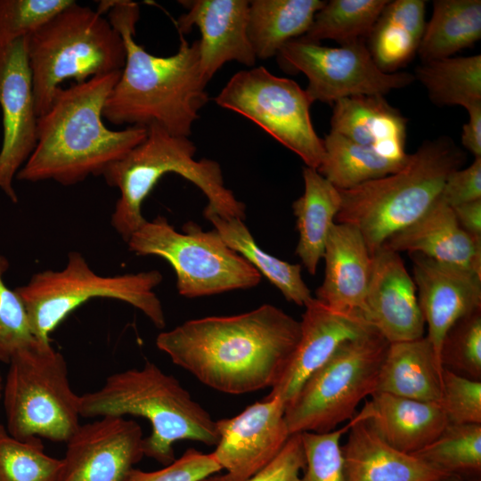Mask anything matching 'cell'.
<instances>
[{
  "label": "cell",
  "mask_w": 481,
  "mask_h": 481,
  "mask_svg": "<svg viewBox=\"0 0 481 481\" xmlns=\"http://www.w3.org/2000/svg\"><path fill=\"white\" fill-rule=\"evenodd\" d=\"M300 338V321L265 304L229 316L184 322L160 332L157 347L204 385L241 395L273 387Z\"/></svg>",
  "instance_id": "cell-1"
},
{
  "label": "cell",
  "mask_w": 481,
  "mask_h": 481,
  "mask_svg": "<svg viewBox=\"0 0 481 481\" xmlns=\"http://www.w3.org/2000/svg\"><path fill=\"white\" fill-rule=\"evenodd\" d=\"M98 11H109L108 20L126 48L125 65L106 100L103 118L128 126L158 125L172 135L189 137L209 99L200 68L199 40L189 44L179 34L175 54L156 56L135 40L137 3L104 1Z\"/></svg>",
  "instance_id": "cell-2"
},
{
  "label": "cell",
  "mask_w": 481,
  "mask_h": 481,
  "mask_svg": "<svg viewBox=\"0 0 481 481\" xmlns=\"http://www.w3.org/2000/svg\"><path fill=\"white\" fill-rule=\"evenodd\" d=\"M121 70L59 87L48 110L37 118L36 147L16 179L53 180L69 186L102 175L142 143L147 127L110 130L103 123L107 98Z\"/></svg>",
  "instance_id": "cell-3"
},
{
  "label": "cell",
  "mask_w": 481,
  "mask_h": 481,
  "mask_svg": "<svg viewBox=\"0 0 481 481\" xmlns=\"http://www.w3.org/2000/svg\"><path fill=\"white\" fill-rule=\"evenodd\" d=\"M82 417L134 415L148 420L151 433L143 438L144 456L167 466L180 440L216 445V420L173 375L151 362L110 375L102 387L79 395Z\"/></svg>",
  "instance_id": "cell-4"
},
{
  "label": "cell",
  "mask_w": 481,
  "mask_h": 481,
  "mask_svg": "<svg viewBox=\"0 0 481 481\" xmlns=\"http://www.w3.org/2000/svg\"><path fill=\"white\" fill-rule=\"evenodd\" d=\"M465 161L466 154L451 138L425 141L395 173L339 190L335 221L356 227L372 256L431 208L447 177Z\"/></svg>",
  "instance_id": "cell-5"
},
{
  "label": "cell",
  "mask_w": 481,
  "mask_h": 481,
  "mask_svg": "<svg viewBox=\"0 0 481 481\" xmlns=\"http://www.w3.org/2000/svg\"><path fill=\"white\" fill-rule=\"evenodd\" d=\"M196 146L189 137L175 135L158 125L147 127L145 139L102 174L120 196L111 215L114 230L126 242L146 221L142 205L159 179L175 173L198 187L208 199L203 216L245 218V204L225 187L219 163L194 159Z\"/></svg>",
  "instance_id": "cell-6"
},
{
  "label": "cell",
  "mask_w": 481,
  "mask_h": 481,
  "mask_svg": "<svg viewBox=\"0 0 481 481\" xmlns=\"http://www.w3.org/2000/svg\"><path fill=\"white\" fill-rule=\"evenodd\" d=\"M28 62L37 116L66 79L83 83L122 70L126 48L102 13L76 1L28 37Z\"/></svg>",
  "instance_id": "cell-7"
},
{
  "label": "cell",
  "mask_w": 481,
  "mask_h": 481,
  "mask_svg": "<svg viewBox=\"0 0 481 481\" xmlns=\"http://www.w3.org/2000/svg\"><path fill=\"white\" fill-rule=\"evenodd\" d=\"M163 276L158 270L105 276L96 273L83 255L68 254L59 271L45 270L15 291L28 311L37 338L50 341L49 335L75 309L93 298H111L140 310L158 329L166 326L162 304L154 288Z\"/></svg>",
  "instance_id": "cell-8"
},
{
  "label": "cell",
  "mask_w": 481,
  "mask_h": 481,
  "mask_svg": "<svg viewBox=\"0 0 481 481\" xmlns=\"http://www.w3.org/2000/svg\"><path fill=\"white\" fill-rule=\"evenodd\" d=\"M4 383L6 429L16 438L67 442L79 424V395L64 356L38 340L11 359Z\"/></svg>",
  "instance_id": "cell-9"
},
{
  "label": "cell",
  "mask_w": 481,
  "mask_h": 481,
  "mask_svg": "<svg viewBox=\"0 0 481 481\" xmlns=\"http://www.w3.org/2000/svg\"><path fill=\"white\" fill-rule=\"evenodd\" d=\"M177 232L166 217L145 221L126 241L138 256L165 259L176 275L178 293L188 298L256 287L261 274L230 249L217 232L203 231L192 221Z\"/></svg>",
  "instance_id": "cell-10"
},
{
  "label": "cell",
  "mask_w": 481,
  "mask_h": 481,
  "mask_svg": "<svg viewBox=\"0 0 481 481\" xmlns=\"http://www.w3.org/2000/svg\"><path fill=\"white\" fill-rule=\"evenodd\" d=\"M388 346L376 329L345 342L286 406L289 434L325 433L350 420L359 404L374 393Z\"/></svg>",
  "instance_id": "cell-11"
},
{
  "label": "cell",
  "mask_w": 481,
  "mask_h": 481,
  "mask_svg": "<svg viewBox=\"0 0 481 481\" xmlns=\"http://www.w3.org/2000/svg\"><path fill=\"white\" fill-rule=\"evenodd\" d=\"M215 102L253 121L300 157L306 167L317 169L321 165L324 147L310 117L314 102L294 80L263 66L243 69L230 78Z\"/></svg>",
  "instance_id": "cell-12"
},
{
  "label": "cell",
  "mask_w": 481,
  "mask_h": 481,
  "mask_svg": "<svg viewBox=\"0 0 481 481\" xmlns=\"http://www.w3.org/2000/svg\"><path fill=\"white\" fill-rule=\"evenodd\" d=\"M276 56L282 69L306 76V91L314 102L334 103L355 95H385L415 80L408 72L382 71L363 39L329 47L298 37L287 42Z\"/></svg>",
  "instance_id": "cell-13"
},
{
  "label": "cell",
  "mask_w": 481,
  "mask_h": 481,
  "mask_svg": "<svg viewBox=\"0 0 481 481\" xmlns=\"http://www.w3.org/2000/svg\"><path fill=\"white\" fill-rule=\"evenodd\" d=\"M285 408L280 398L265 396L232 418L216 420L219 438L211 453L226 473L202 481H244L267 466L290 436Z\"/></svg>",
  "instance_id": "cell-14"
},
{
  "label": "cell",
  "mask_w": 481,
  "mask_h": 481,
  "mask_svg": "<svg viewBox=\"0 0 481 481\" xmlns=\"http://www.w3.org/2000/svg\"><path fill=\"white\" fill-rule=\"evenodd\" d=\"M28 37L0 48V108L3 140L0 149V191L18 202L13 180L33 152L37 118L27 54Z\"/></svg>",
  "instance_id": "cell-15"
},
{
  "label": "cell",
  "mask_w": 481,
  "mask_h": 481,
  "mask_svg": "<svg viewBox=\"0 0 481 481\" xmlns=\"http://www.w3.org/2000/svg\"><path fill=\"white\" fill-rule=\"evenodd\" d=\"M141 426L121 416L79 425L66 442L57 481H126L144 456Z\"/></svg>",
  "instance_id": "cell-16"
},
{
  "label": "cell",
  "mask_w": 481,
  "mask_h": 481,
  "mask_svg": "<svg viewBox=\"0 0 481 481\" xmlns=\"http://www.w3.org/2000/svg\"><path fill=\"white\" fill-rule=\"evenodd\" d=\"M300 321V338L268 397H278L287 406L305 381L346 341L374 329L358 312L331 308L313 298Z\"/></svg>",
  "instance_id": "cell-17"
},
{
  "label": "cell",
  "mask_w": 481,
  "mask_h": 481,
  "mask_svg": "<svg viewBox=\"0 0 481 481\" xmlns=\"http://www.w3.org/2000/svg\"><path fill=\"white\" fill-rule=\"evenodd\" d=\"M411 257L426 337L443 371L440 351L446 332L460 318L481 308V275L420 254Z\"/></svg>",
  "instance_id": "cell-18"
},
{
  "label": "cell",
  "mask_w": 481,
  "mask_h": 481,
  "mask_svg": "<svg viewBox=\"0 0 481 481\" xmlns=\"http://www.w3.org/2000/svg\"><path fill=\"white\" fill-rule=\"evenodd\" d=\"M363 317L389 343L423 337L417 289L399 253L380 248L372 255Z\"/></svg>",
  "instance_id": "cell-19"
},
{
  "label": "cell",
  "mask_w": 481,
  "mask_h": 481,
  "mask_svg": "<svg viewBox=\"0 0 481 481\" xmlns=\"http://www.w3.org/2000/svg\"><path fill=\"white\" fill-rule=\"evenodd\" d=\"M186 9L177 21L179 34L196 26L199 40L200 68L208 83L223 65L237 61L252 68L257 57L248 37L249 1L192 0L179 1Z\"/></svg>",
  "instance_id": "cell-20"
},
{
  "label": "cell",
  "mask_w": 481,
  "mask_h": 481,
  "mask_svg": "<svg viewBox=\"0 0 481 481\" xmlns=\"http://www.w3.org/2000/svg\"><path fill=\"white\" fill-rule=\"evenodd\" d=\"M322 258L324 279L315 291V298L331 308L361 314L372 256L359 230L351 224L335 223L329 232Z\"/></svg>",
  "instance_id": "cell-21"
},
{
  "label": "cell",
  "mask_w": 481,
  "mask_h": 481,
  "mask_svg": "<svg viewBox=\"0 0 481 481\" xmlns=\"http://www.w3.org/2000/svg\"><path fill=\"white\" fill-rule=\"evenodd\" d=\"M351 422L364 421L389 445L413 453L435 440L448 425L439 403L376 392Z\"/></svg>",
  "instance_id": "cell-22"
},
{
  "label": "cell",
  "mask_w": 481,
  "mask_h": 481,
  "mask_svg": "<svg viewBox=\"0 0 481 481\" xmlns=\"http://www.w3.org/2000/svg\"><path fill=\"white\" fill-rule=\"evenodd\" d=\"M381 248L420 254L481 275V241L461 228L452 208L439 197L420 219L392 235Z\"/></svg>",
  "instance_id": "cell-23"
},
{
  "label": "cell",
  "mask_w": 481,
  "mask_h": 481,
  "mask_svg": "<svg viewBox=\"0 0 481 481\" xmlns=\"http://www.w3.org/2000/svg\"><path fill=\"white\" fill-rule=\"evenodd\" d=\"M341 446L346 481H434L451 475L400 452L364 421H348Z\"/></svg>",
  "instance_id": "cell-24"
},
{
  "label": "cell",
  "mask_w": 481,
  "mask_h": 481,
  "mask_svg": "<svg viewBox=\"0 0 481 481\" xmlns=\"http://www.w3.org/2000/svg\"><path fill=\"white\" fill-rule=\"evenodd\" d=\"M330 131L385 157L406 160L407 119L384 95H355L334 102Z\"/></svg>",
  "instance_id": "cell-25"
},
{
  "label": "cell",
  "mask_w": 481,
  "mask_h": 481,
  "mask_svg": "<svg viewBox=\"0 0 481 481\" xmlns=\"http://www.w3.org/2000/svg\"><path fill=\"white\" fill-rule=\"evenodd\" d=\"M442 371L427 337L389 343L374 393L439 403Z\"/></svg>",
  "instance_id": "cell-26"
},
{
  "label": "cell",
  "mask_w": 481,
  "mask_h": 481,
  "mask_svg": "<svg viewBox=\"0 0 481 481\" xmlns=\"http://www.w3.org/2000/svg\"><path fill=\"white\" fill-rule=\"evenodd\" d=\"M304 193L292 204L298 242L296 255L314 275L323 257L325 243L341 205V195L315 168H303Z\"/></svg>",
  "instance_id": "cell-27"
},
{
  "label": "cell",
  "mask_w": 481,
  "mask_h": 481,
  "mask_svg": "<svg viewBox=\"0 0 481 481\" xmlns=\"http://www.w3.org/2000/svg\"><path fill=\"white\" fill-rule=\"evenodd\" d=\"M426 2L388 1L369 34V52L377 66L394 73L412 61L426 27Z\"/></svg>",
  "instance_id": "cell-28"
},
{
  "label": "cell",
  "mask_w": 481,
  "mask_h": 481,
  "mask_svg": "<svg viewBox=\"0 0 481 481\" xmlns=\"http://www.w3.org/2000/svg\"><path fill=\"white\" fill-rule=\"evenodd\" d=\"M326 1H249L248 37L257 59L276 56L289 41L304 36Z\"/></svg>",
  "instance_id": "cell-29"
},
{
  "label": "cell",
  "mask_w": 481,
  "mask_h": 481,
  "mask_svg": "<svg viewBox=\"0 0 481 481\" xmlns=\"http://www.w3.org/2000/svg\"><path fill=\"white\" fill-rule=\"evenodd\" d=\"M480 38V0H435L417 53L422 62L447 58Z\"/></svg>",
  "instance_id": "cell-30"
},
{
  "label": "cell",
  "mask_w": 481,
  "mask_h": 481,
  "mask_svg": "<svg viewBox=\"0 0 481 481\" xmlns=\"http://www.w3.org/2000/svg\"><path fill=\"white\" fill-rule=\"evenodd\" d=\"M205 218L214 225L224 243L274 285L288 301L305 306L313 298L302 278L301 265L283 261L263 250L243 220L226 219L216 215Z\"/></svg>",
  "instance_id": "cell-31"
},
{
  "label": "cell",
  "mask_w": 481,
  "mask_h": 481,
  "mask_svg": "<svg viewBox=\"0 0 481 481\" xmlns=\"http://www.w3.org/2000/svg\"><path fill=\"white\" fill-rule=\"evenodd\" d=\"M323 141L324 157L317 171L338 190H346L401 169L406 160L383 156L330 131Z\"/></svg>",
  "instance_id": "cell-32"
},
{
  "label": "cell",
  "mask_w": 481,
  "mask_h": 481,
  "mask_svg": "<svg viewBox=\"0 0 481 481\" xmlns=\"http://www.w3.org/2000/svg\"><path fill=\"white\" fill-rule=\"evenodd\" d=\"M438 106H481V54L423 61L414 73Z\"/></svg>",
  "instance_id": "cell-33"
},
{
  "label": "cell",
  "mask_w": 481,
  "mask_h": 481,
  "mask_svg": "<svg viewBox=\"0 0 481 481\" xmlns=\"http://www.w3.org/2000/svg\"><path fill=\"white\" fill-rule=\"evenodd\" d=\"M389 0H330L314 15L302 39L319 43L335 40L340 45L363 39Z\"/></svg>",
  "instance_id": "cell-34"
},
{
  "label": "cell",
  "mask_w": 481,
  "mask_h": 481,
  "mask_svg": "<svg viewBox=\"0 0 481 481\" xmlns=\"http://www.w3.org/2000/svg\"><path fill=\"white\" fill-rule=\"evenodd\" d=\"M452 476L481 469V424H448L431 443L411 453Z\"/></svg>",
  "instance_id": "cell-35"
},
{
  "label": "cell",
  "mask_w": 481,
  "mask_h": 481,
  "mask_svg": "<svg viewBox=\"0 0 481 481\" xmlns=\"http://www.w3.org/2000/svg\"><path fill=\"white\" fill-rule=\"evenodd\" d=\"M61 468L40 437L16 438L0 425V481H57Z\"/></svg>",
  "instance_id": "cell-36"
},
{
  "label": "cell",
  "mask_w": 481,
  "mask_h": 481,
  "mask_svg": "<svg viewBox=\"0 0 481 481\" xmlns=\"http://www.w3.org/2000/svg\"><path fill=\"white\" fill-rule=\"evenodd\" d=\"M440 362L460 376L481 379V308L460 318L446 332Z\"/></svg>",
  "instance_id": "cell-37"
},
{
  "label": "cell",
  "mask_w": 481,
  "mask_h": 481,
  "mask_svg": "<svg viewBox=\"0 0 481 481\" xmlns=\"http://www.w3.org/2000/svg\"><path fill=\"white\" fill-rule=\"evenodd\" d=\"M9 266L8 259L0 254V362L7 364L18 352L41 340L33 331L21 298L5 284Z\"/></svg>",
  "instance_id": "cell-38"
},
{
  "label": "cell",
  "mask_w": 481,
  "mask_h": 481,
  "mask_svg": "<svg viewBox=\"0 0 481 481\" xmlns=\"http://www.w3.org/2000/svg\"><path fill=\"white\" fill-rule=\"evenodd\" d=\"M74 0H0V48L29 37Z\"/></svg>",
  "instance_id": "cell-39"
},
{
  "label": "cell",
  "mask_w": 481,
  "mask_h": 481,
  "mask_svg": "<svg viewBox=\"0 0 481 481\" xmlns=\"http://www.w3.org/2000/svg\"><path fill=\"white\" fill-rule=\"evenodd\" d=\"M348 428L347 423L325 433H300L306 466L297 481H346L340 439Z\"/></svg>",
  "instance_id": "cell-40"
},
{
  "label": "cell",
  "mask_w": 481,
  "mask_h": 481,
  "mask_svg": "<svg viewBox=\"0 0 481 481\" xmlns=\"http://www.w3.org/2000/svg\"><path fill=\"white\" fill-rule=\"evenodd\" d=\"M441 398L448 424H481V381L443 369Z\"/></svg>",
  "instance_id": "cell-41"
},
{
  "label": "cell",
  "mask_w": 481,
  "mask_h": 481,
  "mask_svg": "<svg viewBox=\"0 0 481 481\" xmlns=\"http://www.w3.org/2000/svg\"><path fill=\"white\" fill-rule=\"evenodd\" d=\"M221 469L212 453L190 448L180 458L159 470L134 469L126 481H202Z\"/></svg>",
  "instance_id": "cell-42"
},
{
  "label": "cell",
  "mask_w": 481,
  "mask_h": 481,
  "mask_svg": "<svg viewBox=\"0 0 481 481\" xmlns=\"http://www.w3.org/2000/svg\"><path fill=\"white\" fill-rule=\"evenodd\" d=\"M305 466L301 434L295 433L267 466L244 481H297Z\"/></svg>",
  "instance_id": "cell-43"
},
{
  "label": "cell",
  "mask_w": 481,
  "mask_h": 481,
  "mask_svg": "<svg viewBox=\"0 0 481 481\" xmlns=\"http://www.w3.org/2000/svg\"><path fill=\"white\" fill-rule=\"evenodd\" d=\"M439 198L451 208L481 200V158H475L468 167L452 172L444 182Z\"/></svg>",
  "instance_id": "cell-44"
},
{
  "label": "cell",
  "mask_w": 481,
  "mask_h": 481,
  "mask_svg": "<svg viewBox=\"0 0 481 481\" xmlns=\"http://www.w3.org/2000/svg\"><path fill=\"white\" fill-rule=\"evenodd\" d=\"M452 208L461 228L476 240L481 241V200Z\"/></svg>",
  "instance_id": "cell-45"
},
{
  "label": "cell",
  "mask_w": 481,
  "mask_h": 481,
  "mask_svg": "<svg viewBox=\"0 0 481 481\" xmlns=\"http://www.w3.org/2000/svg\"><path fill=\"white\" fill-rule=\"evenodd\" d=\"M469 120L462 126L461 143L475 158H481V106L468 110Z\"/></svg>",
  "instance_id": "cell-46"
},
{
  "label": "cell",
  "mask_w": 481,
  "mask_h": 481,
  "mask_svg": "<svg viewBox=\"0 0 481 481\" xmlns=\"http://www.w3.org/2000/svg\"><path fill=\"white\" fill-rule=\"evenodd\" d=\"M3 390H4V382H3L2 375L0 373V398L3 396Z\"/></svg>",
  "instance_id": "cell-47"
},
{
  "label": "cell",
  "mask_w": 481,
  "mask_h": 481,
  "mask_svg": "<svg viewBox=\"0 0 481 481\" xmlns=\"http://www.w3.org/2000/svg\"><path fill=\"white\" fill-rule=\"evenodd\" d=\"M451 477H452V476L443 477V478H439V479H436V480H434V481H454V480H452Z\"/></svg>",
  "instance_id": "cell-48"
}]
</instances>
